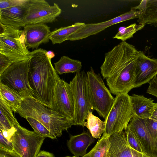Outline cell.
I'll list each match as a JSON object with an SVG mask.
<instances>
[{
    "label": "cell",
    "instance_id": "cell-36",
    "mask_svg": "<svg viewBox=\"0 0 157 157\" xmlns=\"http://www.w3.org/2000/svg\"><path fill=\"white\" fill-rule=\"evenodd\" d=\"M16 130V129L15 127L9 130L0 129V133L2 134L5 138L11 142V137Z\"/></svg>",
    "mask_w": 157,
    "mask_h": 157
},
{
    "label": "cell",
    "instance_id": "cell-26",
    "mask_svg": "<svg viewBox=\"0 0 157 157\" xmlns=\"http://www.w3.org/2000/svg\"><path fill=\"white\" fill-rule=\"evenodd\" d=\"M110 136L103 133L94 147L88 153L81 157H108L110 147Z\"/></svg>",
    "mask_w": 157,
    "mask_h": 157
},
{
    "label": "cell",
    "instance_id": "cell-13",
    "mask_svg": "<svg viewBox=\"0 0 157 157\" xmlns=\"http://www.w3.org/2000/svg\"><path fill=\"white\" fill-rule=\"evenodd\" d=\"M134 88L149 82L157 75V59H152L139 51L136 67Z\"/></svg>",
    "mask_w": 157,
    "mask_h": 157
},
{
    "label": "cell",
    "instance_id": "cell-20",
    "mask_svg": "<svg viewBox=\"0 0 157 157\" xmlns=\"http://www.w3.org/2000/svg\"><path fill=\"white\" fill-rule=\"evenodd\" d=\"M95 141L88 132L84 131L78 135L71 136L67 145L71 152L75 156L82 157L86 154L88 147Z\"/></svg>",
    "mask_w": 157,
    "mask_h": 157
},
{
    "label": "cell",
    "instance_id": "cell-17",
    "mask_svg": "<svg viewBox=\"0 0 157 157\" xmlns=\"http://www.w3.org/2000/svg\"><path fill=\"white\" fill-rule=\"evenodd\" d=\"M29 0L24 4L0 10V23L13 29H20L26 25L25 17Z\"/></svg>",
    "mask_w": 157,
    "mask_h": 157
},
{
    "label": "cell",
    "instance_id": "cell-12",
    "mask_svg": "<svg viewBox=\"0 0 157 157\" xmlns=\"http://www.w3.org/2000/svg\"><path fill=\"white\" fill-rule=\"evenodd\" d=\"M140 14L139 11L130 9V10L120 15L105 21L95 23L85 24L67 40L75 41L83 39L95 35L107 28L119 23L135 18H138Z\"/></svg>",
    "mask_w": 157,
    "mask_h": 157
},
{
    "label": "cell",
    "instance_id": "cell-25",
    "mask_svg": "<svg viewBox=\"0 0 157 157\" xmlns=\"http://www.w3.org/2000/svg\"><path fill=\"white\" fill-rule=\"evenodd\" d=\"M84 126L87 128L93 137L99 139L105 131L106 123L94 115L92 112L89 111L88 113Z\"/></svg>",
    "mask_w": 157,
    "mask_h": 157
},
{
    "label": "cell",
    "instance_id": "cell-24",
    "mask_svg": "<svg viewBox=\"0 0 157 157\" xmlns=\"http://www.w3.org/2000/svg\"><path fill=\"white\" fill-rule=\"evenodd\" d=\"M13 111L0 96V129L10 130L19 123Z\"/></svg>",
    "mask_w": 157,
    "mask_h": 157
},
{
    "label": "cell",
    "instance_id": "cell-19",
    "mask_svg": "<svg viewBox=\"0 0 157 157\" xmlns=\"http://www.w3.org/2000/svg\"><path fill=\"white\" fill-rule=\"evenodd\" d=\"M130 98L134 116L142 119L151 117L156 105L154 100L135 94L130 96Z\"/></svg>",
    "mask_w": 157,
    "mask_h": 157
},
{
    "label": "cell",
    "instance_id": "cell-22",
    "mask_svg": "<svg viewBox=\"0 0 157 157\" xmlns=\"http://www.w3.org/2000/svg\"><path fill=\"white\" fill-rule=\"evenodd\" d=\"M0 96L15 113L20 108L24 99L16 91L0 82Z\"/></svg>",
    "mask_w": 157,
    "mask_h": 157
},
{
    "label": "cell",
    "instance_id": "cell-35",
    "mask_svg": "<svg viewBox=\"0 0 157 157\" xmlns=\"http://www.w3.org/2000/svg\"><path fill=\"white\" fill-rule=\"evenodd\" d=\"M0 157H21L14 150L9 151L0 148Z\"/></svg>",
    "mask_w": 157,
    "mask_h": 157
},
{
    "label": "cell",
    "instance_id": "cell-8",
    "mask_svg": "<svg viewBox=\"0 0 157 157\" xmlns=\"http://www.w3.org/2000/svg\"><path fill=\"white\" fill-rule=\"evenodd\" d=\"M31 58V56L13 63L0 74V82L16 91L24 99L33 98V95L28 77Z\"/></svg>",
    "mask_w": 157,
    "mask_h": 157
},
{
    "label": "cell",
    "instance_id": "cell-9",
    "mask_svg": "<svg viewBox=\"0 0 157 157\" xmlns=\"http://www.w3.org/2000/svg\"><path fill=\"white\" fill-rule=\"evenodd\" d=\"M11 141L13 150L21 157H36L40 151L46 137L29 130L18 123Z\"/></svg>",
    "mask_w": 157,
    "mask_h": 157
},
{
    "label": "cell",
    "instance_id": "cell-33",
    "mask_svg": "<svg viewBox=\"0 0 157 157\" xmlns=\"http://www.w3.org/2000/svg\"><path fill=\"white\" fill-rule=\"evenodd\" d=\"M149 84L147 93L157 98V75L149 82Z\"/></svg>",
    "mask_w": 157,
    "mask_h": 157
},
{
    "label": "cell",
    "instance_id": "cell-38",
    "mask_svg": "<svg viewBox=\"0 0 157 157\" xmlns=\"http://www.w3.org/2000/svg\"><path fill=\"white\" fill-rule=\"evenodd\" d=\"M150 118L157 121V103H156L154 112Z\"/></svg>",
    "mask_w": 157,
    "mask_h": 157
},
{
    "label": "cell",
    "instance_id": "cell-29",
    "mask_svg": "<svg viewBox=\"0 0 157 157\" xmlns=\"http://www.w3.org/2000/svg\"><path fill=\"white\" fill-rule=\"evenodd\" d=\"M25 119L36 133L46 138L48 137L53 139L49 131L40 122L31 117H28Z\"/></svg>",
    "mask_w": 157,
    "mask_h": 157
},
{
    "label": "cell",
    "instance_id": "cell-7",
    "mask_svg": "<svg viewBox=\"0 0 157 157\" xmlns=\"http://www.w3.org/2000/svg\"><path fill=\"white\" fill-rule=\"evenodd\" d=\"M69 84L74 104V125L84 127L88 112L93 111L90 103L86 73L84 70L76 73Z\"/></svg>",
    "mask_w": 157,
    "mask_h": 157
},
{
    "label": "cell",
    "instance_id": "cell-23",
    "mask_svg": "<svg viewBox=\"0 0 157 157\" xmlns=\"http://www.w3.org/2000/svg\"><path fill=\"white\" fill-rule=\"evenodd\" d=\"M54 64L56 72L60 75L64 73H77L80 71L82 68L80 61L66 56H62Z\"/></svg>",
    "mask_w": 157,
    "mask_h": 157
},
{
    "label": "cell",
    "instance_id": "cell-32",
    "mask_svg": "<svg viewBox=\"0 0 157 157\" xmlns=\"http://www.w3.org/2000/svg\"><path fill=\"white\" fill-rule=\"evenodd\" d=\"M13 63L7 57L0 53V74Z\"/></svg>",
    "mask_w": 157,
    "mask_h": 157
},
{
    "label": "cell",
    "instance_id": "cell-31",
    "mask_svg": "<svg viewBox=\"0 0 157 157\" xmlns=\"http://www.w3.org/2000/svg\"><path fill=\"white\" fill-rule=\"evenodd\" d=\"M27 0H0V10L23 4Z\"/></svg>",
    "mask_w": 157,
    "mask_h": 157
},
{
    "label": "cell",
    "instance_id": "cell-27",
    "mask_svg": "<svg viewBox=\"0 0 157 157\" xmlns=\"http://www.w3.org/2000/svg\"><path fill=\"white\" fill-rule=\"evenodd\" d=\"M145 25L144 24H137L136 23L132 24L119 31L113 38L121 40L122 41H125L126 40L133 37V35L137 31L144 28Z\"/></svg>",
    "mask_w": 157,
    "mask_h": 157
},
{
    "label": "cell",
    "instance_id": "cell-16",
    "mask_svg": "<svg viewBox=\"0 0 157 157\" xmlns=\"http://www.w3.org/2000/svg\"><path fill=\"white\" fill-rule=\"evenodd\" d=\"M23 30L26 47L33 49H37L40 45L48 43L52 32L45 24L26 25Z\"/></svg>",
    "mask_w": 157,
    "mask_h": 157
},
{
    "label": "cell",
    "instance_id": "cell-40",
    "mask_svg": "<svg viewBox=\"0 0 157 157\" xmlns=\"http://www.w3.org/2000/svg\"><path fill=\"white\" fill-rule=\"evenodd\" d=\"M78 157L74 155V156H66V157Z\"/></svg>",
    "mask_w": 157,
    "mask_h": 157
},
{
    "label": "cell",
    "instance_id": "cell-1",
    "mask_svg": "<svg viewBox=\"0 0 157 157\" xmlns=\"http://www.w3.org/2000/svg\"><path fill=\"white\" fill-rule=\"evenodd\" d=\"M138 53L135 46L125 45L114 49L106 56L103 74L113 94H128L134 88Z\"/></svg>",
    "mask_w": 157,
    "mask_h": 157
},
{
    "label": "cell",
    "instance_id": "cell-10",
    "mask_svg": "<svg viewBox=\"0 0 157 157\" xmlns=\"http://www.w3.org/2000/svg\"><path fill=\"white\" fill-rule=\"evenodd\" d=\"M58 4L50 5L44 0H29L25 17L26 25L54 22L61 13Z\"/></svg>",
    "mask_w": 157,
    "mask_h": 157
},
{
    "label": "cell",
    "instance_id": "cell-15",
    "mask_svg": "<svg viewBox=\"0 0 157 157\" xmlns=\"http://www.w3.org/2000/svg\"><path fill=\"white\" fill-rule=\"evenodd\" d=\"M108 157H153L140 152L129 144L124 130L111 135Z\"/></svg>",
    "mask_w": 157,
    "mask_h": 157
},
{
    "label": "cell",
    "instance_id": "cell-2",
    "mask_svg": "<svg viewBox=\"0 0 157 157\" xmlns=\"http://www.w3.org/2000/svg\"><path fill=\"white\" fill-rule=\"evenodd\" d=\"M46 52L39 48L31 52L28 77L33 98L51 109L54 89L60 78Z\"/></svg>",
    "mask_w": 157,
    "mask_h": 157
},
{
    "label": "cell",
    "instance_id": "cell-28",
    "mask_svg": "<svg viewBox=\"0 0 157 157\" xmlns=\"http://www.w3.org/2000/svg\"><path fill=\"white\" fill-rule=\"evenodd\" d=\"M124 131L128 142L130 147L140 152L146 154L142 144L135 133L127 128Z\"/></svg>",
    "mask_w": 157,
    "mask_h": 157
},
{
    "label": "cell",
    "instance_id": "cell-4",
    "mask_svg": "<svg viewBox=\"0 0 157 157\" xmlns=\"http://www.w3.org/2000/svg\"><path fill=\"white\" fill-rule=\"evenodd\" d=\"M0 53L13 63L30 56L25 43L23 30L13 29L0 23Z\"/></svg>",
    "mask_w": 157,
    "mask_h": 157
},
{
    "label": "cell",
    "instance_id": "cell-3",
    "mask_svg": "<svg viewBox=\"0 0 157 157\" xmlns=\"http://www.w3.org/2000/svg\"><path fill=\"white\" fill-rule=\"evenodd\" d=\"M21 117L33 118L44 125L49 131L53 139L62 135V132L74 125L73 121L48 108L30 98L24 99L17 113Z\"/></svg>",
    "mask_w": 157,
    "mask_h": 157
},
{
    "label": "cell",
    "instance_id": "cell-18",
    "mask_svg": "<svg viewBox=\"0 0 157 157\" xmlns=\"http://www.w3.org/2000/svg\"><path fill=\"white\" fill-rule=\"evenodd\" d=\"M131 9L139 11V24L150 25L157 27V0H143Z\"/></svg>",
    "mask_w": 157,
    "mask_h": 157
},
{
    "label": "cell",
    "instance_id": "cell-39",
    "mask_svg": "<svg viewBox=\"0 0 157 157\" xmlns=\"http://www.w3.org/2000/svg\"><path fill=\"white\" fill-rule=\"evenodd\" d=\"M46 54L48 57L51 60L55 56L54 52L51 51H46Z\"/></svg>",
    "mask_w": 157,
    "mask_h": 157
},
{
    "label": "cell",
    "instance_id": "cell-5",
    "mask_svg": "<svg viewBox=\"0 0 157 157\" xmlns=\"http://www.w3.org/2000/svg\"><path fill=\"white\" fill-rule=\"evenodd\" d=\"M86 74L92 108L105 119L113 104L115 98L106 86L100 74H96L92 67Z\"/></svg>",
    "mask_w": 157,
    "mask_h": 157
},
{
    "label": "cell",
    "instance_id": "cell-6",
    "mask_svg": "<svg viewBox=\"0 0 157 157\" xmlns=\"http://www.w3.org/2000/svg\"><path fill=\"white\" fill-rule=\"evenodd\" d=\"M134 116L130 96L127 93L118 94L106 118L103 133L111 135L125 130Z\"/></svg>",
    "mask_w": 157,
    "mask_h": 157
},
{
    "label": "cell",
    "instance_id": "cell-14",
    "mask_svg": "<svg viewBox=\"0 0 157 157\" xmlns=\"http://www.w3.org/2000/svg\"><path fill=\"white\" fill-rule=\"evenodd\" d=\"M134 132L142 144L146 153L157 157V140L150 134L146 126L145 119L134 116L127 128Z\"/></svg>",
    "mask_w": 157,
    "mask_h": 157
},
{
    "label": "cell",
    "instance_id": "cell-37",
    "mask_svg": "<svg viewBox=\"0 0 157 157\" xmlns=\"http://www.w3.org/2000/svg\"><path fill=\"white\" fill-rule=\"evenodd\" d=\"M36 157H55L52 153L45 151H40Z\"/></svg>",
    "mask_w": 157,
    "mask_h": 157
},
{
    "label": "cell",
    "instance_id": "cell-30",
    "mask_svg": "<svg viewBox=\"0 0 157 157\" xmlns=\"http://www.w3.org/2000/svg\"><path fill=\"white\" fill-rule=\"evenodd\" d=\"M147 129L151 135L157 140V121L150 118L145 119Z\"/></svg>",
    "mask_w": 157,
    "mask_h": 157
},
{
    "label": "cell",
    "instance_id": "cell-21",
    "mask_svg": "<svg viewBox=\"0 0 157 157\" xmlns=\"http://www.w3.org/2000/svg\"><path fill=\"white\" fill-rule=\"evenodd\" d=\"M85 24L83 22H77L70 26L56 29L51 32L49 40L53 44H61L67 40L69 36Z\"/></svg>",
    "mask_w": 157,
    "mask_h": 157
},
{
    "label": "cell",
    "instance_id": "cell-11",
    "mask_svg": "<svg viewBox=\"0 0 157 157\" xmlns=\"http://www.w3.org/2000/svg\"><path fill=\"white\" fill-rule=\"evenodd\" d=\"M51 109L74 120L75 107L72 92L69 84L63 79H60L56 85Z\"/></svg>",
    "mask_w": 157,
    "mask_h": 157
},
{
    "label": "cell",
    "instance_id": "cell-34",
    "mask_svg": "<svg viewBox=\"0 0 157 157\" xmlns=\"http://www.w3.org/2000/svg\"><path fill=\"white\" fill-rule=\"evenodd\" d=\"M0 148L7 151H13L12 142L5 138L1 133H0Z\"/></svg>",
    "mask_w": 157,
    "mask_h": 157
}]
</instances>
